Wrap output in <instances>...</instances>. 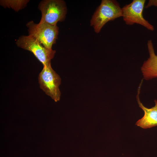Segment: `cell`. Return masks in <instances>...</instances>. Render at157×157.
Masks as SVG:
<instances>
[{"instance_id":"6da1fadb","label":"cell","mask_w":157,"mask_h":157,"mask_svg":"<svg viewBox=\"0 0 157 157\" xmlns=\"http://www.w3.org/2000/svg\"><path fill=\"white\" fill-rule=\"evenodd\" d=\"M122 8L114 0H102L90 21L95 32L99 33L108 22L122 17Z\"/></svg>"},{"instance_id":"7a4b0ae2","label":"cell","mask_w":157,"mask_h":157,"mask_svg":"<svg viewBox=\"0 0 157 157\" xmlns=\"http://www.w3.org/2000/svg\"><path fill=\"white\" fill-rule=\"evenodd\" d=\"M38 8L42 13L40 22L53 26L64 20L67 13L65 1L62 0H45L40 2Z\"/></svg>"},{"instance_id":"3957f363","label":"cell","mask_w":157,"mask_h":157,"mask_svg":"<svg viewBox=\"0 0 157 157\" xmlns=\"http://www.w3.org/2000/svg\"><path fill=\"white\" fill-rule=\"evenodd\" d=\"M26 25L28 35L34 37L46 48L52 49V46L58 38L59 28L57 25L40 22L37 24L32 21Z\"/></svg>"},{"instance_id":"277c9868","label":"cell","mask_w":157,"mask_h":157,"mask_svg":"<svg viewBox=\"0 0 157 157\" xmlns=\"http://www.w3.org/2000/svg\"><path fill=\"white\" fill-rule=\"evenodd\" d=\"M16 44L18 47L32 53L43 66L51 64V60L56 53L55 50L47 49L29 35L20 36L16 41Z\"/></svg>"},{"instance_id":"5b68a950","label":"cell","mask_w":157,"mask_h":157,"mask_svg":"<svg viewBox=\"0 0 157 157\" xmlns=\"http://www.w3.org/2000/svg\"><path fill=\"white\" fill-rule=\"evenodd\" d=\"M38 80L40 88L47 95L56 102L60 100L61 93L59 86L61 78L52 68L51 64L43 66L39 74Z\"/></svg>"},{"instance_id":"8992f818","label":"cell","mask_w":157,"mask_h":157,"mask_svg":"<svg viewBox=\"0 0 157 157\" xmlns=\"http://www.w3.org/2000/svg\"><path fill=\"white\" fill-rule=\"evenodd\" d=\"M145 0H133L130 3L122 8V17L126 24L133 25L135 24L140 25L148 30L153 31L154 26L145 19L143 11Z\"/></svg>"},{"instance_id":"52a82bcc","label":"cell","mask_w":157,"mask_h":157,"mask_svg":"<svg viewBox=\"0 0 157 157\" xmlns=\"http://www.w3.org/2000/svg\"><path fill=\"white\" fill-rule=\"evenodd\" d=\"M142 83H141L138 87L136 98L139 107L143 110L144 114L143 116L136 122L135 125L146 129L157 126V100H154L155 105L151 108H148L143 105L139 99Z\"/></svg>"},{"instance_id":"ba28073f","label":"cell","mask_w":157,"mask_h":157,"mask_svg":"<svg viewBox=\"0 0 157 157\" xmlns=\"http://www.w3.org/2000/svg\"><path fill=\"white\" fill-rule=\"evenodd\" d=\"M149 57L144 61L141 68L144 78L147 80L157 77V55L155 53L151 40L147 42Z\"/></svg>"},{"instance_id":"9c48e42d","label":"cell","mask_w":157,"mask_h":157,"mask_svg":"<svg viewBox=\"0 0 157 157\" xmlns=\"http://www.w3.org/2000/svg\"><path fill=\"white\" fill-rule=\"evenodd\" d=\"M29 2L28 0H0L1 5L5 8H11L16 11L24 8Z\"/></svg>"},{"instance_id":"30bf717a","label":"cell","mask_w":157,"mask_h":157,"mask_svg":"<svg viewBox=\"0 0 157 157\" xmlns=\"http://www.w3.org/2000/svg\"><path fill=\"white\" fill-rule=\"evenodd\" d=\"M151 6H155L157 7V0H149L145 8H147Z\"/></svg>"}]
</instances>
